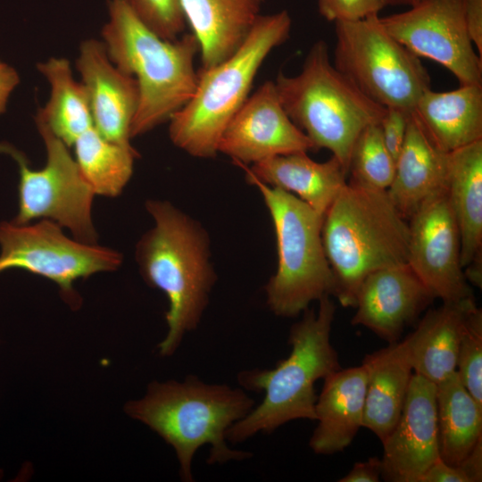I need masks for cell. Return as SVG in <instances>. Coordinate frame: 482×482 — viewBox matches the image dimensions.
Listing matches in <instances>:
<instances>
[{"label":"cell","instance_id":"6da1fadb","mask_svg":"<svg viewBox=\"0 0 482 482\" xmlns=\"http://www.w3.org/2000/svg\"><path fill=\"white\" fill-rule=\"evenodd\" d=\"M145 209L154 226L138 240L136 260L147 285L168 299V331L158 345L171 356L186 334L199 326L217 280L211 261L210 237L200 221L170 202L148 199Z\"/></svg>","mask_w":482,"mask_h":482},{"label":"cell","instance_id":"7a4b0ae2","mask_svg":"<svg viewBox=\"0 0 482 482\" xmlns=\"http://www.w3.org/2000/svg\"><path fill=\"white\" fill-rule=\"evenodd\" d=\"M253 407V398L242 387L206 383L189 375L183 381L152 382L142 398L126 403L125 411L173 448L181 480L193 482V459L204 445L210 446V465L251 457L229 446L226 433Z\"/></svg>","mask_w":482,"mask_h":482},{"label":"cell","instance_id":"3957f363","mask_svg":"<svg viewBox=\"0 0 482 482\" xmlns=\"http://www.w3.org/2000/svg\"><path fill=\"white\" fill-rule=\"evenodd\" d=\"M317 312L306 309L290 328L289 355L274 369L240 371L237 382L245 390L263 392L262 402L226 433L231 444L242 443L257 433H271L299 419L316 420L315 382L341 369L330 334L336 305L329 295L321 297Z\"/></svg>","mask_w":482,"mask_h":482},{"label":"cell","instance_id":"277c9868","mask_svg":"<svg viewBox=\"0 0 482 482\" xmlns=\"http://www.w3.org/2000/svg\"><path fill=\"white\" fill-rule=\"evenodd\" d=\"M108 15L101 32L108 56L138 87L132 138L169 121L191 99L198 79L195 57L199 45L192 32L174 40L161 37L127 0H109Z\"/></svg>","mask_w":482,"mask_h":482},{"label":"cell","instance_id":"5b68a950","mask_svg":"<svg viewBox=\"0 0 482 482\" xmlns=\"http://www.w3.org/2000/svg\"><path fill=\"white\" fill-rule=\"evenodd\" d=\"M321 239L335 278L334 297L354 308L371 272L406 263L409 222L386 190L346 182L323 216Z\"/></svg>","mask_w":482,"mask_h":482},{"label":"cell","instance_id":"8992f818","mask_svg":"<svg viewBox=\"0 0 482 482\" xmlns=\"http://www.w3.org/2000/svg\"><path fill=\"white\" fill-rule=\"evenodd\" d=\"M287 11L260 15L240 47L219 64L197 71L191 99L169 120L173 145L196 158H213L219 140L233 116L249 96L266 57L289 37Z\"/></svg>","mask_w":482,"mask_h":482},{"label":"cell","instance_id":"52a82bcc","mask_svg":"<svg viewBox=\"0 0 482 482\" xmlns=\"http://www.w3.org/2000/svg\"><path fill=\"white\" fill-rule=\"evenodd\" d=\"M274 83L290 120L315 150H329L348 174L356 138L364 128L380 122L386 108L335 67L324 40L312 45L297 75L279 72Z\"/></svg>","mask_w":482,"mask_h":482},{"label":"cell","instance_id":"ba28073f","mask_svg":"<svg viewBox=\"0 0 482 482\" xmlns=\"http://www.w3.org/2000/svg\"><path fill=\"white\" fill-rule=\"evenodd\" d=\"M245 179L261 193L276 235L278 265L264 287L266 303L277 316L296 317L312 302L335 293L321 239L323 217L291 193L247 174Z\"/></svg>","mask_w":482,"mask_h":482},{"label":"cell","instance_id":"9c48e42d","mask_svg":"<svg viewBox=\"0 0 482 482\" xmlns=\"http://www.w3.org/2000/svg\"><path fill=\"white\" fill-rule=\"evenodd\" d=\"M335 24V67L385 108L412 111L430 88L420 57L383 28L378 15Z\"/></svg>","mask_w":482,"mask_h":482},{"label":"cell","instance_id":"30bf717a","mask_svg":"<svg viewBox=\"0 0 482 482\" xmlns=\"http://www.w3.org/2000/svg\"><path fill=\"white\" fill-rule=\"evenodd\" d=\"M43 139L46 162L31 169L24 154L8 143H0V153L13 158L19 167V210L12 220L18 225L36 219L49 220L69 229L79 242L96 245L97 233L92 220L96 195L80 173L66 145L42 121L36 120Z\"/></svg>","mask_w":482,"mask_h":482},{"label":"cell","instance_id":"8fae6325","mask_svg":"<svg viewBox=\"0 0 482 482\" xmlns=\"http://www.w3.org/2000/svg\"><path fill=\"white\" fill-rule=\"evenodd\" d=\"M0 247V272L17 268L48 278L72 308L81 303L73 287L75 281L116 270L122 262L119 252L71 239L49 220L29 226L1 222Z\"/></svg>","mask_w":482,"mask_h":482},{"label":"cell","instance_id":"7c38bea8","mask_svg":"<svg viewBox=\"0 0 482 482\" xmlns=\"http://www.w3.org/2000/svg\"><path fill=\"white\" fill-rule=\"evenodd\" d=\"M379 21L412 54L446 68L460 86L482 85V57L469 35L462 0H421Z\"/></svg>","mask_w":482,"mask_h":482},{"label":"cell","instance_id":"4fadbf2b","mask_svg":"<svg viewBox=\"0 0 482 482\" xmlns=\"http://www.w3.org/2000/svg\"><path fill=\"white\" fill-rule=\"evenodd\" d=\"M407 263L436 298H473L461 262V234L446 187L427 199L409 219Z\"/></svg>","mask_w":482,"mask_h":482},{"label":"cell","instance_id":"5bb4252c","mask_svg":"<svg viewBox=\"0 0 482 482\" xmlns=\"http://www.w3.org/2000/svg\"><path fill=\"white\" fill-rule=\"evenodd\" d=\"M311 150H315L313 144L285 112L271 80L265 81L248 96L218 143V154L245 166L278 155Z\"/></svg>","mask_w":482,"mask_h":482},{"label":"cell","instance_id":"9a60e30c","mask_svg":"<svg viewBox=\"0 0 482 482\" xmlns=\"http://www.w3.org/2000/svg\"><path fill=\"white\" fill-rule=\"evenodd\" d=\"M382 444V478L420 482L440 459L435 383L412 374L401 416Z\"/></svg>","mask_w":482,"mask_h":482},{"label":"cell","instance_id":"2e32d148","mask_svg":"<svg viewBox=\"0 0 482 482\" xmlns=\"http://www.w3.org/2000/svg\"><path fill=\"white\" fill-rule=\"evenodd\" d=\"M436 297L408 263L369 274L356 294L352 325H361L388 344L397 342Z\"/></svg>","mask_w":482,"mask_h":482},{"label":"cell","instance_id":"e0dca14e","mask_svg":"<svg viewBox=\"0 0 482 482\" xmlns=\"http://www.w3.org/2000/svg\"><path fill=\"white\" fill-rule=\"evenodd\" d=\"M76 68L87 93L94 128L111 142L131 145L139 98L136 79L118 69L103 41L94 38L82 41Z\"/></svg>","mask_w":482,"mask_h":482},{"label":"cell","instance_id":"ac0fdd59","mask_svg":"<svg viewBox=\"0 0 482 482\" xmlns=\"http://www.w3.org/2000/svg\"><path fill=\"white\" fill-rule=\"evenodd\" d=\"M317 397L318 422L309 441L318 454H333L351 445L363 427L367 372L362 364L340 369L324 379Z\"/></svg>","mask_w":482,"mask_h":482},{"label":"cell","instance_id":"d6986e66","mask_svg":"<svg viewBox=\"0 0 482 482\" xmlns=\"http://www.w3.org/2000/svg\"><path fill=\"white\" fill-rule=\"evenodd\" d=\"M473 298L428 310L404 339L413 373L437 384L456 371L460 341L477 307Z\"/></svg>","mask_w":482,"mask_h":482},{"label":"cell","instance_id":"ffe728a7","mask_svg":"<svg viewBox=\"0 0 482 482\" xmlns=\"http://www.w3.org/2000/svg\"><path fill=\"white\" fill-rule=\"evenodd\" d=\"M447 155L432 142L412 110L395 160L394 179L386 190L405 219H410L431 195L445 188Z\"/></svg>","mask_w":482,"mask_h":482},{"label":"cell","instance_id":"44dd1931","mask_svg":"<svg viewBox=\"0 0 482 482\" xmlns=\"http://www.w3.org/2000/svg\"><path fill=\"white\" fill-rule=\"evenodd\" d=\"M264 0H180L187 24L199 45L202 68L234 54L249 35Z\"/></svg>","mask_w":482,"mask_h":482},{"label":"cell","instance_id":"7402d4cb","mask_svg":"<svg viewBox=\"0 0 482 482\" xmlns=\"http://www.w3.org/2000/svg\"><path fill=\"white\" fill-rule=\"evenodd\" d=\"M238 166L261 182L295 195L322 217L346 183L347 174L334 156L319 162L307 152L274 156L249 168Z\"/></svg>","mask_w":482,"mask_h":482},{"label":"cell","instance_id":"603a6c76","mask_svg":"<svg viewBox=\"0 0 482 482\" xmlns=\"http://www.w3.org/2000/svg\"><path fill=\"white\" fill-rule=\"evenodd\" d=\"M362 364L367 372L363 427L382 443L401 416L413 370L403 340L366 354Z\"/></svg>","mask_w":482,"mask_h":482},{"label":"cell","instance_id":"cb8c5ba5","mask_svg":"<svg viewBox=\"0 0 482 482\" xmlns=\"http://www.w3.org/2000/svg\"><path fill=\"white\" fill-rule=\"evenodd\" d=\"M432 142L449 153L482 140V85L425 90L413 109Z\"/></svg>","mask_w":482,"mask_h":482},{"label":"cell","instance_id":"d4e9b609","mask_svg":"<svg viewBox=\"0 0 482 482\" xmlns=\"http://www.w3.org/2000/svg\"><path fill=\"white\" fill-rule=\"evenodd\" d=\"M446 192L460 229L464 269L482 259V140L448 153Z\"/></svg>","mask_w":482,"mask_h":482},{"label":"cell","instance_id":"484cf974","mask_svg":"<svg viewBox=\"0 0 482 482\" xmlns=\"http://www.w3.org/2000/svg\"><path fill=\"white\" fill-rule=\"evenodd\" d=\"M50 85V96L37 111L35 120L42 121L69 147L93 126L86 88L75 80L71 62L62 57H51L37 65Z\"/></svg>","mask_w":482,"mask_h":482},{"label":"cell","instance_id":"4316f807","mask_svg":"<svg viewBox=\"0 0 482 482\" xmlns=\"http://www.w3.org/2000/svg\"><path fill=\"white\" fill-rule=\"evenodd\" d=\"M436 385L440 459L458 465L482 440V406L456 371Z\"/></svg>","mask_w":482,"mask_h":482},{"label":"cell","instance_id":"83f0119b","mask_svg":"<svg viewBox=\"0 0 482 482\" xmlns=\"http://www.w3.org/2000/svg\"><path fill=\"white\" fill-rule=\"evenodd\" d=\"M72 146L80 173L95 194L116 197L123 191L138 157L132 145L111 142L92 127Z\"/></svg>","mask_w":482,"mask_h":482},{"label":"cell","instance_id":"f1b7e54d","mask_svg":"<svg viewBox=\"0 0 482 482\" xmlns=\"http://www.w3.org/2000/svg\"><path fill=\"white\" fill-rule=\"evenodd\" d=\"M395 169V162L385 145L379 123L364 128L351 151L350 181L370 188L387 190Z\"/></svg>","mask_w":482,"mask_h":482},{"label":"cell","instance_id":"f546056e","mask_svg":"<svg viewBox=\"0 0 482 482\" xmlns=\"http://www.w3.org/2000/svg\"><path fill=\"white\" fill-rule=\"evenodd\" d=\"M456 372L471 396L482 406V310L470 313L462 333Z\"/></svg>","mask_w":482,"mask_h":482},{"label":"cell","instance_id":"4dcf8cb0","mask_svg":"<svg viewBox=\"0 0 482 482\" xmlns=\"http://www.w3.org/2000/svg\"><path fill=\"white\" fill-rule=\"evenodd\" d=\"M140 20L164 39L174 40L182 35L186 20L180 0H127Z\"/></svg>","mask_w":482,"mask_h":482},{"label":"cell","instance_id":"1f68e13d","mask_svg":"<svg viewBox=\"0 0 482 482\" xmlns=\"http://www.w3.org/2000/svg\"><path fill=\"white\" fill-rule=\"evenodd\" d=\"M386 5V0H318L320 14L334 22L358 21L378 15Z\"/></svg>","mask_w":482,"mask_h":482},{"label":"cell","instance_id":"d6a6232c","mask_svg":"<svg viewBox=\"0 0 482 482\" xmlns=\"http://www.w3.org/2000/svg\"><path fill=\"white\" fill-rule=\"evenodd\" d=\"M411 112L387 107L379 122L385 145L395 162L404 142Z\"/></svg>","mask_w":482,"mask_h":482},{"label":"cell","instance_id":"836d02e7","mask_svg":"<svg viewBox=\"0 0 482 482\" xmlns=\"http://www.w3.org/2000/svg\"><path fill=\"white\" fill-rule=\"evenodd\" d=\"M469 35L482 57V0H462Z\"/></svg>","mask_w":482,"mask_h":482},{"label":"cell","instance_id":"e575fe53","mask_svg":"<svg viewBox=\"0 0 482 482\" xmlns=\"http://www.w3.org/2000/svg\"><path fill=\"white\" fill-rule=\"evenodd\" d=\"M382 478V461L370 457L365 461L356 462L339 482H378Z\"/></svg>","mask_w":482,"mask_h":482},{"label":"cell","instance_id":"d590c367","mask_svg":"<svg viewBox=\"0 0 482 482\" xmlns=\"http://www.w3.org/2000/svg\"><path fill=\"white\" fill-rule=\"evenodd\" d=\"M420 482H470L460 465H449L438 459L424 473Z\"/></svg>","mask_w":482,"mask_h":482},{"label":"cell","instance_id":"8d00e7d4","mask_svg":"<svg viewBox=\"0 0 482 482\" xmlns=\"http://www.w3.org/2000/svg\"><path fill=\"white\" fill-rule=\"evenodd\" d=\"M19 83L16 70L0 60V115L5 112L8 99Z\"/></svg>","mask_w":482,"mask_h":482},{"label":"cell","instance_id":"74e56055","mask_svg":"<svg viewBox=\"0 0 482 482\" xmlns=\"http://www.w3.org/2000/svg\"><path fill=\"white\" fill-rule=\"evenodd\" d=\"M458 465L465 472L470 482H480L482 480V440Z\"/></svg>","mask_w":482,"mask_h":482},{"label":"cell","instance_id":"f35d334b","mask_svg":"<svg viewBox=\"0 0 482 482\" xmlns=\"http://www.w3.org/2000/svg\"><path fill=\"white\" fill-rule=\"evenodd\" d=\"M421 0H386V4L390 5H408L413 6Z\"/></svg>","mask_w":482,"mask_h":482}]
</instances>
